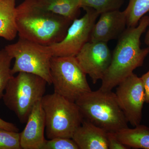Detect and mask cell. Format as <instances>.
I'll return each mask as SVG.
<instances>
[{
    "mask_svg": "<svg viewBox=\"0 0 149 149\" xmlns=\"http://www.w3.org/2000/svg\"><path fill=\"white\" fill-rule=\"evenodd\" d=\"M4 48L15 60L12 68L13 75L19 72L32 73L42 77L48 84L52 85L50 65L53 55L49 46L19 37L16 42Z\"/></svg>",
    "mask_w": 149,
    "mask_h": 149,
    "instance_id": "8992f818",
    "label": "cell"
},
{
    "mask_svg": "<svg viewBox=\"0 0 149 149\" xmlns=\"http://www.w3.org/2000/svg\"><path fill=\"white\" fill-rule=\"evenodd\" d=\"M72 139L79 149H108L107 132L84 118Z\"/></svg>",
    "mask_w": 149,
    "mask_h": 149,
    "instance_id": "4fadbf2b",
    "label": "cell"
},
{
    "mask_svg": "<svg viewBox=\"0 0 149 149\" xmlns=\"http://www.w3.org/2000/svg\"><path fill=\"white\" fill-rule=\"evenodd\" d=\"M118 139L128 148L149 149V128L141 124L126 128L116 133Z\"/></svg>",
    "mask_w": 149,
    "mask_h": 149,
    "instance_id": "9a60e30c",
    "label": "cell"
},
{
    "mask_svg": "<svg viewBox=\"0 0 149 149\" xmlns=\"http://www.w3.org/2000/svg\"><path fill=\"white\" fill-rule=\"evenodd\" d=\"M45 118L41 101L35 105L29 115L26 125L20 134L22 149H42L45 137Z\"/></svg>",
    "mask_w": 149,
    "mask_h": 149,
    "instance_id": "7c38bea8",
    "label": "cell"
},
{
    "mask_svg": "<svg viewBox=\"0 0 149 149\" xmlns=\"http://www.w3.org/2000/svg\"><path fill=\"white\" fill-rule=\"evenodd\" d=\"M149 26V16L144 15L136 27H127L118 39L111 60L102 79L100 90L110 91L117 87L138 68L149 54V47L141 48V36Z\"/></svg>",
    "mask_w": 149,
    "mask_h": 149,
    "instance_id": "7a4b0ae2",
    "label": "cell"
},
{
    "mask_svg": "<svg viewBox=\"0 0 149 149\" xmlns=\"http://www.w3.org/2000/svg\"><path fill=\"white\" fill-rule=\"evenodd\" d=\"M20 134L0 128V149H21Z\"/></svg>",
    "mask_w": 149,
    "mask_h": 149,
    "instance_id": "ffe728a7",
    "label": "cell"
},
{
    "mask_svg": "<svg viewBox=\"0 0 149 149\" xmlns=\"http://www.w3.org/2000/svg\"><path fill=\"white\" fill-rule=\"evenodd\" d=\"M50 72L54 92L70 101L75 102L81 96L92 91L87 74L75 57L53 56Z\"/></svg>",
    "mask_w": 149,
    "mask_h": 149,
    "instance_id": "52a82bcc",
    "label": "cell"
},
{
    "mask_svg": "<svg viewBox=\"0 0 149 149\" xmlns=\"http://www.w3.org/2000/svg\"><path fill=\"white\" fill-rule=\"evenodd\" d=\"M41 102L45 113L47 139H72L84 119L76 103L54 92L45 95Z\"/></svg>",
    "mask_w": 149,
    "mask_h": 149,
    "instance_id": "5b68a950",
    "label": "cell"
},
{
    "mask_svg": "<svg viewBox=\"0 0 149 149\" xmlns=\"http://www.w3.org/2000/svg\"><path fill=\"white\" fill-rule=\"evenodd\" d=\"M47 84L45 79L36 74L18 72L9 81L2 98L19 121L26 123L35 105L45 95Z\"/></svg>",
    "mask_w": 149,
    "mask_h": 149,
    "instance_id": "277c9868",
    "label": "cell"
},
{
    "mask_svg": "<svg viewBox=\"0 0 149 149\" xmlns=\"http://www.w3.org/2000/svg\"><path fill=\"white\" fill-rule=\"evenodd\" d=\"M81 8H90L99 14L119 10L124 0H80Z\"/></svg>",
    "mask_w": 149,
    "mask_h": 149,
    "instance_id": "ac0fdd59",
    "label": "cell"
},
{
    "mask_svg": "<svg viewBox=\"0 0 149 149\" xmlns=\"http://www.w3.org/2000/svg\"><path fill=\"white\" fill-rule=\"evenodd\" d=\"M85 14L73 20L63 40L49 46L53 56L75 57L86 43L100 14L90 8H84Z\"/></svg>",
    "mask_w": 149,
    "mask_h": 149,
    "instance_id": "ba28073f",
    "label": "cell"
},
{
    "mask_svg": "<svg viewBox=\"0 0 149 149\" xmlns=\"http://www.w3.org/2000/svg\"><path fill=\"white\" fill-rule=\"evenodd\" d=\"M0 128L14 132H19L18 128L13 123L7 122L0 118Z\"/></svg>",
    "mask_w": 149,
    "mask_h": 149,
    "instance_id": "cb8c5ba5",
    "label": "cell"
},
{
    "mask_svg": "<svg viewBox=\"0 0 149 149\" xmlns=\"http://www.w3.org/2000/svg\"><path fill=\"white\" fill-rule=\"evenodd\" d=\"M100 15L99 20L93 26L89 42L107 43L118 39L127 28L124 10L107 12Z\"/></svg>",
    "mask_w": 149,
    "mask_h": 149,
    "instance_id": "8fae6325",
    "label": "cell"
},
{
    "mask_svg": "<svg viewBox=\"0 0 149 149\" xmlns=\"http://www.w3.org/2000/svg\"><path fill=\"white\" fill-rule=\"evenodd\" d=\"M124 11L127 27H136L141 18L149 13V0H129Z\"/></svg>",
    "mask_w": 149,
    "mask_h": 149,
    "instance_id": "e0dca14e",
    "label": "cell"
},
{
    "mask_svg": "<svg viewBox=\"0 0 149 149\" xmlns=\"http://www.w3.org/2000/svg\"><path fill=\"white\" fill-rule=\"evenodd\" d=\"M75 103L84 119L107 132L116 133L128 127L115 93L112 91H91Z\"/></svg>",
    "mask_w": 149,
    "mask_h": 149,
    "instance_id": "3957f363",
    "label": "cell"
},
{
    "mask_svg": "<svg viewBox=\"0 0 149 149\" xmlns=\"http://www.w3.org/2000/svg\"><path fill=\"white\" fill-rule=\"evenodd\" d=\"M75 57L83 71L95 84L105 74L111 62L112 54L107 43L88 42Z\"/></svg>",
    "mask_w": 149,
    "mask_h": 149,
    "instance_id": "30bf717a",
    "label": "cell"
},
{
    "mask_svg": "<svg viewBox=\"0 0 149 149\" xmlns=\"http://www.w3.org/2000/svg\"><path fill=\"white\" fill-rule=\"evenodd\" d=\"M13 59L5 48L0 50V98L2 97L9 81L14 76L11 68Z\"/></svg>",
    "mask_w": 149,
    "mask_h": 149,
    "instance_id": "d6986e66",
    "label": "cell"
},
{
    "mask_svg": "<svg viewBox=\"0 0 149 149\" xmlns=\"http://www.w3.org/2000/svg\"><path fill=\"white\" fill-rule=\"evenodd\" d=\"M43 8L73 21L81 8L80 0H38Z\"/></svg>",
    "mask_w": 149,
    "mask_h": 149,
    "instance_id": "2e32d148",
    "label": "cell"
},
{
    "mask_svg": "<svg viewBox=\"0 0 149 149\" xmlns=\"http://www.w3.org/2000/svg\"><path fill=\"white\" fill-rule=\"evenodd\" d=\"M16 0H0V37L8 41L18 34L16 23Z\"/></svg>",
    "mask_w": 149,
    "mask_h": 149,
    "instance_id": "5bb4252c",
    "label": "cell"
},
{
    "mask_svg": "<svg viewBox=\"0 0 149 149\" xmlns=\"http://www.w3.org/2000/svg\"><path fill=\"white\" fill-rule=\"evenodd\" d=\"M145 42L146 45L149 46V29L148 30L145 37Z\"/></svg>",
    "mask_w": 149,
    "mask_h": 149,
    "instance_id": "d4e9b609",
    "label": "cell"
},
{
    "mask_svg": "<svg viewBox=\"0 0 149 149\" xmlns=\"http://www.w3.org/2000/svg\"><path fill=\"white\" fill-rule=\"evenodd\" d=\"M115 93L128 123L133 127L141 124L146 102L141 77L132 73L118 85Z\"/></svg>",
    "mask_w": 149,
    "mask_h": 149,
    "instance_id": "9c48e42d",
    "label": "cell"
},
{
    "mask_svg": "<svg viewBox=\"0 0 149 149\" xmlns=\"http://www.w3.org/2000/svg\"><path fill=\"white\" fill-rule=\"evenodd\" d=\"M72 21L43 8L38 0H24L16 7L19 36L41 45L50 46L61 42Z\"/></svg>",
    "mask_w": 149,
    "mask_h": 149,
    "instance_id": "6da1fadb",
    "label": "cell"
},
{
    "mask_svg": "<svg viewBox=\"0 0 149 149\" xmlns=\"http://www.w3.org/2000/svg\"><path fill=\"white\" fill-rule=\"evenodd\" d=\"M107 141L108 149H130L118 140L116 133L107 132Z\"/></svg>",
    "mask_w": 149,
    "mask_h": 149,
    "instance_id": "7402d4cb",
    "label": "cell"
},
{
    "mask_svg": "<svg viewBox=\"0 0 149 149\" xmlns=\"http://www.w3.org/2000/svg\"><path fill=\"white\" fill-rule=\"evenodd\" d=\"M145 91V102L149 103V70L141 77Z\"/></svg>",
    "mask_w": 149,
    "mask_h": 149,
    "instance_id": "603a6c76",
    "label": "cell"
},
{
    "mask_svg": "<svg viewBox=\"0 0 149 149\" xmlns=\"http://www.w3.org/2000/svg\"><path fill=\"white\" fill-rule=\"evenodd\" d=\"M42 149H79L72 139L57 137L46 140Z\"/></svg>",
    "mask_w": 149,
    "mask_h": 149,
    "instance_id": "44dd1931",
    "label": "cell"
}]
</instances>
